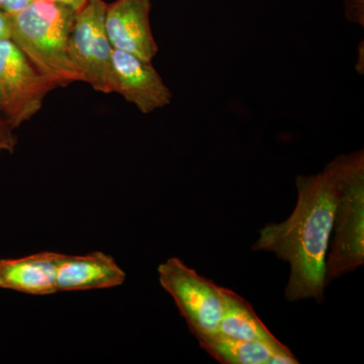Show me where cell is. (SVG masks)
Instances as JSON below:
<instances>
[{
	"label": "cell",
	"mask_w": 364,
	"mask_h": 364,
	"mask_svg": "<svg viewBox=\"0 0 364 364\" xmlns=\"http://www.w3.org/2000/svg\"><path fill=\"white\" fill-rule=\"evenodd\" d=\"M298 200L282 223L267 224L259 231L252 250L274 253L291 267L284 296L289 301H324L326 257L329 248L336 186L332 170L296 178Z\"/></svg>",
	"instance_id": "1"
},
{
	"label": "cell",
	"mask_w": 364,
	"mask_h": 364,
	"mask_svg": "<svg viewBox=\"0 0 364 364\" xmlns=\"http://www.w3.org/2000/svg\"><path fill=\"white\" fill-rule=\"evenodd\" d=\"M76 13L60 2L33 0L18 13L9 14V39L56 88L80 81L68 54Z\"/></svg>",
	"instance_id": "2"
},
{
	"label": "cell",
	"mask_w": 364,
	"mask_h": 364,
	"mask_svg": "<svg viewBox=\"0 0 364 364\" xmlns=\"http://www.w3.org/2000/svg\"><path fill=\"white\" fill-rule=\"evenodd\" d=\"M328 166L336 186L326 286L364 264V151L335 157Z\"/></svg>",
	"instance_id": "3"
},
{
	"label": "cell",
	"mask_w": 364,
	"mask_h": 364,
	"mask_svg": "<svg viewBox=\"0 0 364 364\" xmlns=\"http://www.w3.org/2000/svg\"><path fill=\"white\" fill-rule=\"evenodd\" d=\"M160 286L171 296L195 338L219 331L222 287L198 274L177 257L158 267Z\"/></svg>",
	"instance_id": "4"
},
{
	"label": "cell",
	"mask_w": 364,
	"mask_h": 364,
	"mask_svg": "<svg viewBox=\"0 0 364 364\" xmlns=\"http://www.w3.org/2000/svg\"><path fill=\"white\" fill-rule=\"evenodd\" d=\"M105 9L104 0H87L79 9L69 38L68 54L81 82L97 92L111 95L114 48L105 32Z\"/></svg>",
	"instance_id": "5"
},
{
	"label": "cell",
	"mask_w": 364,
	"mask_h": 364,
	"mask_svg": "<svg viewBox=\"0 0 364 364\" xmlns=\"http://www.w3.org/2000/svg\"><path fill=\"white\" fill-rule=\"evenodd\" d=\"M54 85L11 39L0 40V116L16 130L42 109Z\"/></svg>",
	"instance_id": "6"
},
{
	"label": "cell",
	"mask_w": 364,
	"mask_h": 364,
	"mask_svg": "<svg viewBox=\"0 0 364 364\" xmlns=\"http://www.w3.org/2000/svg\"><path fill=\"white\" fill-rule=\"evenodd\" d=\"M114 93L149 114L171 104L172 93L152 62L114 49L112 57Z\"/></svg>",
	"instance_id": "7"
},
{
	"label": "cell",
	"mask_w": 364,
	"mask_h": 364,
	"mask_svg": "<svg viewBox=\"0 0 364 364\" xmlns=\"http://www.w3.org/2000/svg\"><path fill=\"white\" fill-rule=\"evenodd\" d=\"M151 0H114L107 4L105 28L114 49L152 62L159 47L151 28Z\"/></svg>",
	"instance_id": "8"
},
{
	"label": "cell",
	"mask_w": 364,
	"mask_h": 364,
	"mask_svg": "<svg viewBox=\"0 0 364 364\" xmlns=\"http://www.w3.org/2000/svg\"><path fill=\"white\" fill-rule=\"evenodd\" d=\"M126 272L114 258L102 251L85 255L61 253L57 269V291H93L112 289L126 282Z\"/></svg>",
	"instance_id": "9"
},
{
	"label": "cell",
	"mask_w": 364,
	"mask_h": 364,
	"mask_svg": "<svg viewBox=\"0 0 364 364\" xmlns=\"http://www.w3.org/2000/svg\"><path fill=\"white\" fill-rule=\"evenodd\" d=\"M61 253L42 251L21 258L0 259V289L30 296H51L57 291Z\"/></svg>",
	"instance_id": "10"
},
{
	"label": "cell",
	"mask_w": 364,
	"mask_h": 364,
	"mask_svg": "<svg viewBox=\"0 0 364 364\" xmlns=\"http://www.w3.org/2000/svg\"><path fill=\"white\" fill-rule=\"evenodd\" d=\"M222 296L223 315L218 333L243 341L259 342L277 353L294 355L291 349L268 330L252 306L240 294L222 287Z\"/></svg>",
	"instance_id": "11"
},
{
	"label": "cell",
	"mask_w": 364,
	"mask_h": 364,
	"mask_svg": "<svg viewBox=\"0 0 364 364\" xmlns=\"http://www.w3.org/2000/svg\"><path fill=\"white\" fill-rule=\"evenodd\" d=\"M196 340L203 350L222 364H268L273 354H279L259 342L243 341L220 333Z\"/></svg>",
	"instance_id": "12"
},
{
	"label": "cell",
	"mask_w": 364,
	"mask_h": 364,
	"mask_svg": "<svg viewBox=\"0 0 364 364\" xmlns=\"http://www.w3.org/2000/svg\"><path fill=\"white\" fill-rule=\"evenodd\" d=\"M11 124L0 116V153H14L18 145V138L14 135Z\"/></svg>",
	"instance_id": "13"
},
{
	"label": "cell",
	"mask_w": 364,
	"mask_h": 364,
	"mask_svg": "<svg viewBox=\"0 0 364 364\" xmlns=\"http://www.w3.org/2000/svg\"><path fill=\"white\" fill-rule=\"evenodd\" d=\"M344 7L347 20L364 26V0H344Z\"/></svg>",
	"instance_id": "14"
},
{
	"label": "cell",
	"mask_w": 364,
	"mask_h": 364,
	"mask_svg": "<svg viewBox=\"0 0 364 364\" xmlns=\"http://www.w3.org/2000/svg\"><path fill=\"white\" fill-rule=\"evenodd\" d=\"M33 0H0V11L7 14L18 13Z\"/></svg>",
	"instance_id": "15"
},
{
	"label": "cell",
	"mask_w": 364,
	"mask_h": 364,
	"mask_svg": "<svg viewBox=\"0 0 364 364\" xmlns=\"http://www.w3.org/2000/svg\"><path fill=\"white\" fill-rule=\"evenodd\" d=\"M9 39V14L0 11V40Z\"/></svg>",
	"instance_id": "16"
},
{
	"label": "cell",
	"mask_w": 364,
	"mask_h": 364,
	"mask_svg": "<svg viewBox=\"0 0 364 364\" xmlns=\"http://www.w3.org/2000/svg\"><path fill=\"white\" fill-rule=\"evenodd\" d=\"M51 1L60 2V4H65V6L71 7L74 11H78L81 7H83L87 0H51Z\"/></svg>",
	"instance_id": "17"
}]
</instances>
